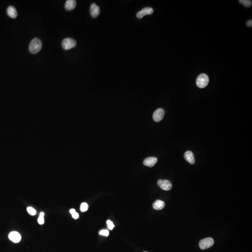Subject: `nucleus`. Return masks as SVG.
Instances as JSON below:
<instances>
[{"label": "nucleus", "instance_id": "1", "mask_svg": "<svg viewBox=\"0 0 252 252\" xmlns=\"http://www.w3.org/2000/svg\"><path fill=\"white\" fill-rule=\"evenodd\" d=\"M42 47V43L40 39L38 38H35L31 40L29 44V51L33 54L38 53L41 50Z\"/></svg>", "mask_w": 252, "mask_h": 252}, {"label": "nucleus", "instance_id": "2", "mask_svg": "<svg viewBox=\"0 0 252 252\" xmlns=\"http://www.w3.org/2000/svg\"><path fill=\"white\" fill-rule=\"evenodd\" d=\"M209 79L208 76L205 73L200 74L196 80L197 86L200 88L205 87L208 84Z\"/></svg>", "mask_w": 252, "mask_h": 252}, {"label": "nucleus", "instance_id": "3", "mask_svg": "<svg viewBox=\"0 0 252 252\" xmlns=\"http://www.w3.org/2000/svg\"><path fill=\"white\" fill-rule=\"evenodd\" d=\"M77 45L76 41L71 38H67L63 40L62 42V46L65 50H69L74 48Z\"/></svg>", "mask_w": 252, "mask_h": 252}, {"label": "nucleus", "instance_id": "4", "mask_svg": "<svg viewBox=\"0 0 252 252\" xmlns=\"http://www.w3.org/2000/svg\"><path fill=\"white\" fill-rule=\"evenodd\" d=\"M214 243V239L212 238L208 237L204 239L200 240L199 242V247L202 250L208 249L213 245Z\"/></svg>", "mask_w": 252, "mask_h": 252}, {"label": "nucleus", "instance_id": "5", "mask_svg": "<svg viewBox=\"0 0 252 252\" xmlns=\"http://www.w3.org/2000/svg\"><path fill=\"white\" fill-rule=\"evenodd\" d=\"M157 184L163 190H169L172 188V184L168 180H159Z\"/></svg>", "mask_w": 252, "mask_h": 252}, {"label": "nucleus", "instance_id": "6", "mask_svg": "<svg viewBox=\"0 0 252 252\" xmlns=\"http://www.w3.org/2000/svg\"><path fill=\"white\" fill-rule=\"evenodd\" d=\"M165 113V110L164 109L161 108H158L153 113V119L155 122H160L162 120V119L164 118Z\"/></svg>", "mask_w": 252, "mask_h": 252}, {"label": "nucleus", "instance_id": "7", "mask_svg": "<svg viewBox=\"0 0 252 252\" xmlns=\"http://www.w3.org/2000/svg\"><path fill=\"white\" fill-rule=\"evenodd\" d=\"M154 10L153 9L150 7H146L142 9V10L139 11L137 13V17L138 18H142L143 16L146 15H149L153 14Z\"/></svg>", "mask_w": 252, "mask_h": 252}, {"label": "nucleus", "instance_id": "8", "mask_svg": "<svg viewBox=\"0 0 252 252\" xmlns=\"http://www.w3.org/2000/svg\"><path fill=\"white\" fill-rule=\"evenodd\" d=\"M9 238L11 241L15 243L19 242L21 240V236L19 233L16 231L11 232L9 234Z\"/></svg>", "mask_w": 252, "mask_h": 252}, {"label": "nucleus", "instance_id": "9", "mask_svg": "<svg viewBox=\"0 0 252 252\" xmlns=\"http://www.w3.org/2000/svg\"><path fill=\"white\" fill-rule=\"evenodd\" d=\"M157 162V158L155 157H149L144 159L143 164L144 165L152 167L154 166Z\"/></svg>", "mask_w": 252, "mask_h": 252}, {"label": "nucleus", "instance_id": "10", "mask_svg": "<svg viewBox=\"0 0 252 252\" xmlns=\"http://www.w3.org/2000/svg\"><path fill=\"white\" fill-rule=\"evenodd\" d=\"M100 8L99 7L96 5L95 3H93L91 5L90 7V13L91 16L93 17H97L99 15L100 13Z\"/></svg>", "mask_w": 252, "mask_h": 252}, {"label": "nucleus", "instance_id": "11", "mask_svg": "<svg viewBox=\"0 0 252 252\" xmlns=\"http://www.w3.org/2000/svg\"><path fill=\"white\" fill-rule=\"evenodd\" d=\"M184 156H185V160L188 161L190 164H191V165H193L195 164V160L193 154L192 152L190 151H187L185 152Z\"/></svg>", "mask_w": 252, "mask_h": 252}, {"label": "nucleus", "instance_id": "12", "mask_svg": "<svg viewBox=\"0 0 252 252\" xmlns=\"http://www.w3.org/2000/svg\"><path fill=\"white\" fill-rule=\"evenodd\" d=\"M7 14L11 18H15L17 16V12L16 8L13 6H10L7 10Z\"/></svg>", "mask_w": 252, "mask_h": 252}, {"label": "nucleus", "instance_id": "13", "mask_svg": "<svg viewBox=\"0 0 252 252\" xmlns=\"http://www.w3.org/2000/svg\"><path fill=\"white\" fill-rule=\"evenodd\" d=\"M76 6V1L74 0H67L65 4V8L67 10H73Z\"/></svg>", "mask_w": 252, "mask_h": 252}, {"label": "nucleus", "instance_id": "14", "mask_svg": "<svg viewBox=\"0 0 252 252\" xmlns=\"http://www.w3.org/2000/svg\"><path fill=\"white\" fill-rule=\"evenodd\" d=\"M165 206V202L160 200H157L153 204V207L155 210H160L164 208Z\"/></svg>", "mask_w": 252, "mask_h": 252}, {"label": "nucleus", "instance_id": "15", "mask_svg": "<svg viewBox=\"0 0 252 252\" xmlns=\"http://www.w3.org/2000/svg\"><path fill=\"white\" fill-rule=\"evenodd\" d=\"M239 2L240 3H242L245 6L247 7H250L252 6V1H249V0H240V1H239Z\"/></svg>", "mask_w": 252, "mask_h": 252}, {"label": "nucleus", "instance_id": "16", "mask_svg": "<svg viewBox=\"0 0 252 252\" xmlns=\"http://www.w3.org/2000/svg\"><path fill=\"white\" fill-rule=\"evenodd\" d=\"M44 212H41L40 213L39 217L38 218V223L39 224L43 225L44 223Z\"/></svg>", "mask_w": 252, "mask_h": 252}, {"label": "nucleus", "instance_id": "17", "mask_svg": "<svg viewBox=\"0 0 252 252\" xmlns=\"http://www.w3.org/2000/svg\"><path fill=\"white\" fill-rule=\"evenodd\" d=\"M88 208V205L86 203H82L80 205V210L82 212H85L87 211Z\"/></svg>", "mask_w": 252, "mask_h": 252}, {"label": "nucleus", "instance_id": "18", "mask_svg": "<svg viewBox=\"0 0 252 252\" xmlns=\"http://www.w3.org/2000/svg\"><path fill=\"white\" fill-rule=\"evenodd\" d=\"M27 211L32 216H34L36 214V211L35 209L31 207H28L27 209Z\"/></svg>", "mask_w": 252, "mask_h": 252}, {"label": "nucleus", "instance_id": "19", "mask_svg": "<svg viewBox=\"0 0 252 252\" xmlns=\"http://www.w3.org/2000/svg\"><path fill=\"white\" fill-rule=\"evenodd\" d=\"M107 224L108 225V229L110 230L113 229V228L114 227V225H113V222L111 221V220H108L107 222Z\"/></svg>", "mask_w": 252, "mask_h": 252}, {"label": "nucleus", "instance_id": "20", "mask_svg": "<svg viewBox=\"0 0 252 252\" xmlns=\"http://www.w3.org/2000/svg\"><path fill=\"white\" fill-rule=\"evenodd\" d=\"M109 231L107 230H103L99 232V234L103 236H108L109 235Z\"/></svg>", "mask_w": 252, "mask_h": 252}, {"label": "nucleus", "instance_id": "21", "mask_svg": "<svg viewBox=\"0 0 252 252\" xmlns=\"http://www.w3.org/2000/svg\"><path fill=\"white\" fill-rule=\"evenodd\" d=\"M72 215L73 218L75 219H78L79 218V214L78 213H77L76 212H74L72 214Z\"/></svg>", "mask_w": 252, "mask_h": 252}, {"label": "nucleus", "instance_id": "22", "mask_svg": "<svg viewBox=\"0 0 252 252\" xmlns=\"http://www.w3.org/2000/svg\"><path fill=\"white\" fill-rule=\"evenodd\" d=\"M247 25L248 26H249V27H252V20H250L248 21V22L247 23Z\"/></svg>", "mask_w": 252, "mask_h": 252}, {"label": "nucleus", "instance_id": "23", "mask_svg": "<svg viewBox=\"0 0 252 252\" xmlns=\"http://www.w3.org/2000/svg\"></svg>", "mask_w": 252, "mask_h": 252}]
</instances>
